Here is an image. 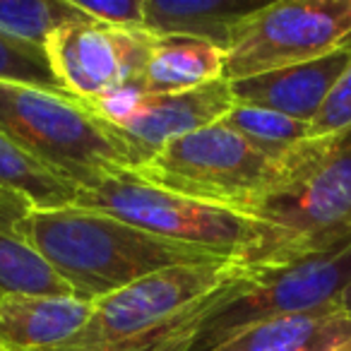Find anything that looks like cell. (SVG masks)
<instances>
[{"label": "cell", "mask_w": 351, "mask_h": 351, "mask_svg": "<svg viewBox=\"0 0 351 351\" xmlns=\"http://www.w3.org/2000/svg\"><path fill=\"white\" fill-rule=\"evenodd\" d=\"M87 20L75 0H0V32L39 49L53 32Z\"/></svg>", "instance_id": "cell-18"}, {"label": "cell", "mask_w": 351, "mask_h": 351, "mask_svg": "<svg viewBox=\"0 0 351 351\" xmlns=\"http://www.w3.org/2000/svg\"><path fill=\"white\" fill-rule=\"evenodd\" d=\"M250 267L226 263L164 269L94 301L89 320L46 351H195L207 317Z\"/></svg>", "instance_id": "cell-1"}, {"label": "cell", "mask_w": 351, "mask_h": 351, "mask_svg": "<svg viewBox=\"0 0 351 351\" xmlns=\"http://www.w3.org/2000/svg\"><path fill=\"white\" fill-rule=\"evenodd\" d=\"M0 135L80 191L130 176L145 164L140 152L92 104L3 80Z\"/></svg>", "instance_id": "cell-4"}, {"label": "cell", "mask_w": 351, "mask_h": 351, "mask_svg": "<svg viewBox=\"0 0 351 351\" xmlns=\"http://www.w3.org/2000/svg\"><path fill=\"white\" fill-rule=\"evenodd\" d=\"M25 241L80 301H99L164 269L226 263L212 253L159 239L101 212L65 205L32 210L20 221Z\"/></svg>", "instance_id": "cell-2"}, {"label": "cell", "mask_w": 351, "mask_h": 351, "mask_svg": "<svg viewBox=\"0 0 351 351\" xmlns=\"http://www.w3.org/2000/svg\"><path fill=\"white\" fill-rule=\"evenodd\" d=\"M245 215L272 229V243L260 267L349 245L351 128L308 137L279 156L274 181Z\"/></svg>", "instance_id": "cell-3"}, {"label": "cell", "mask_w": 351, "mask_h": 351, "mask_svg": "<svg viewBox=\"0 0 351 351\" xmlns=\"http://www.w3.org/2000/svg\"><path fill=\"white\" fill-rule=\"evenodd\" d=\"M351 282V243L284 265L250 267L239 289L207 317L195 351H212L255 322L339 306Z\"/></svg>", "instance_id": "cell-7"}, {"label": "cell", "mask_w": 351, "mask_h": 351, "mask_svg": "<svg viewBox=\"0 0 351 351\" xmlns=\"http://www.w3.org/2000/svg\"><path fill=\"white\" fill-rule=\"evenodd\" d=\"M349 339L351 317L335 306L255 322L212 351H330Z\"/></svg>", "instance_id": "cell-15"}, {"label": "cell", "mask_w": 351, "mask_h": 351, "mask_svg": "<svg viewBox=\"0 0 351 351\" xmlns=\"http://www.w3.org/2000/svg\"><path fill=\"white\" fill-rule=\"evenodd\" d=\"M226 53L205 41L159 36L152 58L135 84L142 94L191 92L224 77Z\"/></svg>", "instance_id": "cell-16"}, {"label": "cell", "mask_w": 351, "mask_h": 351, "mask_svg": "<svg viewBox=\"0 0 351 351\" xmlns=\"http://www.w3.org/2000/svg\"><path fill=\"white\" fill-rule=\"evenodd\" d=\"M339 311L344 313V315L351 317V282H349V287L344 289V293H341V298H339Z\"/></svg>", "instance_id": "cell-23"}, {"label": "cell", "mask_w": 351, "mask_h": 351, "mask_svg": "<svg viewBox=\"0 0 351 351\" xmlns=\"http://www.w3.org/2000/svg\"><path fill=\"white\" fill-rule=\"evenodd\" d=\"M92 106L99 116L118 128V132L147 161L166 142L219 123L236 101L231 82L219 77L178 94H142L137 89H121L94 101Z\"/></svg>", "instance_id": "cell-10"}, {"label": "cell", "mask_w": 351, "mask_h": 351, "mask_svg": "<svg viewBox=\"0 0 351 351\" xmlns=\"http://www.w3.org/2000/svg\"><path fill=\"white\" fill-rule=\"evenodd\" d=\"M75 5L92 22L113 27V29H145L142 0H75Z\"/></svg>", "instance_id": "cell-22"}, {"label": "cell", "mask_w": 351, "mask_h": 351, "mask_svg": "<svg viewBox=\"0 0 351 351\" xmlns=\"http://www.w3.org/2000/svg\"><path fill=\"white\" fill-rule=\"evenodd\" d=\"M73 205L116 217L152 236L205 250L221 260H236L245 267H260L272 243V229L265 221L161 191L135 173L82 188Z\"/></svg>", "instance_id": "cell-5"}, {"label": "cell", "mask_w": 351, "mask_h": 351, "mask_svg": "<svg viewBox=\"0 0 351 351\" xmlns=\"http://www.w3.org/2000/svg\"><path fill=\"white\" fill-rule=\"evenodd\" d=\"M277 166L279 159L260 152L219 121L166 142L135 176L161 191L245 215L274 181Z\"/></svg>", "instance_id": "cell-6"}, {"label": "cell", "mask_w": 351, "mask_h": 351, "mask_svg": "<svg viewBox=\"0 0 351 351\" xmlns=\"http://www.w3.org/2000/svg\"><path fill=\"white\" fill-rule=\"evenodd\" d=\"M351 128V60L339 82L311 121V137H327Z\"/></svg>", "instance_id": "cell-21"}, {"label": "cell", "mask_w": 351, "mask_h": 351, "mask_svg": "<svg viewBox=\"0 0 351 351\" xmlns=\"http://www.w3.org/2000/svg\"><path fill=\"white\" fill-rule=\"evenodd\" d=\"M0 188H15L29 195L36 210L73 205L80 188L60 178L44 164L20 152L0 135Z\"/></svg>", "instance_id": "cell-17"}, {"label": "cell", "mask_w": 351, "mask_h": 351, "mask_svg": "<svg viewBox=\"0 0 351 351\" xmlns=\"http://www.w3.org/2000/svg\"><path fill=\"white\" fill-rule=\"evenodd\" d=\"M263 5L253 0H142V15L152 34L205 41L226 53L245 17Z\"/></svg>", "instance_id": "cell-13"}, {"label": "cell", "mask_w": 351, "mask_h": 351, "mask_svg": "<svg viewBox=\"0 0 351 351\" xmlns=\"http://www.w3.org/2000/svg\"><path fill=\"white\" fill-rule=\"evenodd\" d=\"M94 303L73 296H0V351H46L63 344L92 315Z\"/></svg>", "instance_id": "cell-12"}, {"label": "cell", "mask_w": 351, "mask_h": 351, "mask_svg": "<svg viewBox=\"0 0 351 351\" xmlns=\"http://www.w3.org/2000/svg\"><path fill=\"white\" fill-rule=\"evenodd\" d=\"M156 41L147 29H113L87 20L53 32L44 51L63 92L94 104L135 89Z\"/></svg>", "instance_id": "cell-9"}, {"label": "cell", "mask_w": 351, "mask_h": 351, "mask_svg": "<svg viewBox=\"0 0 351 351\" xmlns=\"http://www.w3.org/2000/svg\"><path fill=\"white\" fill-rule=\"evenodd\" d=\"M0 80L51 89V92H63L53 70H51L46 51L39 46L25 44V41L10 39L3 32H0Z\"/></svg>", "instance_id": "cell-20"}, {"label": "cell", "mask_w": 351, "mask_h": 351, "mask_svg": "<svg viewBox=\"0 0 351 351\" xmlns=\"http://www.w3.org/2000/svg\"><path fill=\"white\" fill-rule=\"evenodd\" d=\"M221 123L274 159L284 156L291 147L311 137V123L296 121V118L269 111V108L243 106V104H236L221 118Z\"/></svg>", "instance_id": "cell-19"}, {"label": "cell", "mask_w": 351, "mask_h": 351, "mask_svg": "<svg viewBox=\"0 0 351 351\" xmlns=\"http://www.w3.org/2000/svg\"><path fill=\"white\" fill-rule=\"evenodd\" d=\"M349 60L351 39L341 49L332 51L322 58L231 82L234 101L243 104V106L269 108V111L284 113L296 121L311 123L335 89V84L339 82Z\"/></svg>", "instance_id": "cell-11"}, {"label": "cell", "mask_w": 351, "mask_h": 351, "mask_svg": "<svg viewBox=\"0 0 351 351\" xmlns=\"http://www.w3.org/2000/svg\"><path fill=\"white\" fill-rule=\"evenodd\" d=\"M351 39V0H277L248 15L226 51L224 80L308 63Z\"/></svg>", "instance_id": "cell-8"}, {"label": "cell", "mask_w": 351, "mask_h": 351, "mask_svg": "<svg viewBox=\"0 0 351 351\" xmlns=\"http://www.w3.org/2000/svg\"><path fill=\"white\" fill-rule=\"evenodd\" d=\"M32 210L34 202L29 195L15 188H0V296H73L68 284L20 234V221Z\"/></svg>", "instance_id": "cell-14"}, {"label": "cell", "mask_w": 351, "mask_h": 351, "mask_svg": "<svg viewBox=\"0 0 351 351\" xmlns=\"http://www.w3.org/2000/svg\"><path fill=\"white\" fill-rule=\"evenodd\" d=\"M330 351H351V339L344 341V344H339V346H335V349H330Z\"/></svg>", "instance_id": "cell-24"}]
</instances>
